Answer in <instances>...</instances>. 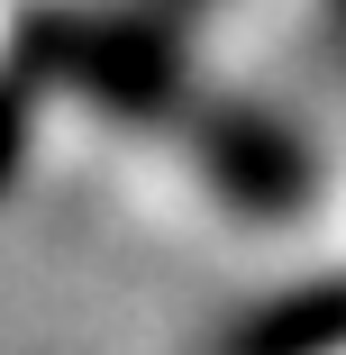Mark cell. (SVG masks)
<instances>
[{"label": "cell", "instance_id": "obj_1", "mask_svg": "<svg viewBox=\"0 0 346 355\" xmlns=\"http://www.w3.org/2000/svg\"><path fill=\"white\" fill-rule=\"evenodd\" d=\"M10 64H28L37 83L92 92V101H110V110H155L164 83H173V64H164V46H155L146 28L83 19V10H37V19H19Z\"/></svg>", "mask_w": 346, "mask_h": 355}, {"label": "cell", "instance_id": "obj_2", "mask_svg": "<svg viewBox=\"0 0 346 355\" xmlns=\"http://www.w3.org/2000/svg\"><path fill=\"white\" fill-rule=\"evenodd\" d=\"M28 101H37V73L28 64H0V191H10L19 155H28Z\"/></svg>", "mask_w": 346, "mask_h": 355}]
</instances>
